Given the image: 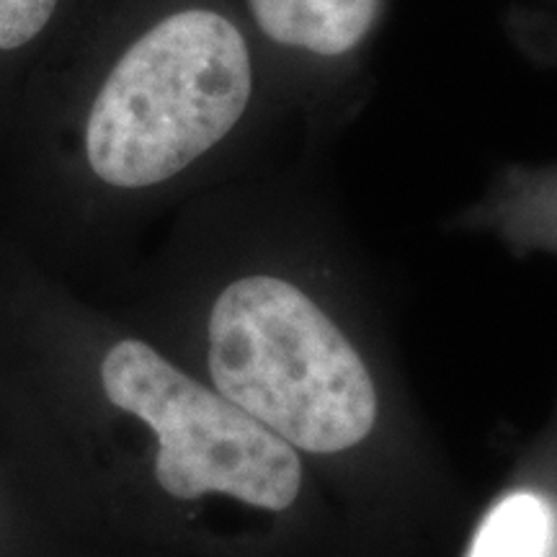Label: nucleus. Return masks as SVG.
Wrapping results in <instances>:
<instances>
[{
  "label": "nucleus",
  "mask_w": 557,
  "mask_h": 557,
  "mask_svg": "<svg viewBox=\"0 0 557 557\" xmlns=\"http://www.w3.org/2000/svg\"><path fill=\"white\" fill-rule=\"evenodd\" d=\"M253 47L212 0H96L0 143V165L107 199L165 194L246 122Z\"/></svg>",
  "instance_id": "1"
},
{
  "label": "nucleus",
  "mask_w": 557,
  "mask_h": 557,
  "mask_svg": "<svg viewBox=\"0 0 557 557\" xmlns=\"http://www.w3.org/2000/svg\"><path fill=\"white\" fill-rule=\"evenodd\" d=\"M256 32L276 50L312 60L346 58L364 41L380 0H243Z\"/></svg>",
  "instance_id": "5"
},
{
  "label": "nucleus",
  "mask_w": 557,
  "mask_h": 557,
  "mask_svg": "<svg viewBox=\"0 0 557 557\" xmlns=\"http://www.w3.org/2000/svg\"><path fill=\"white\" fill-rule=\"evenodd\" d=\"M101 382L116 408L156 431V478L176 498L205 493L284 511L302 485L292 444L253 416L173 367L139 338H122L101 361Z\"/></svg>",
  "instance_id": "3"
},
{
  "label": "nucleus",
  "mask_w": 557,
  "mask_h": 557,
  "mask_svg": "<svg viewBox=\"0 0 557 557\" xmlns=\"http://www.w3.org/2000/svg\"><path fill=\"white\" fill-rule=\"evenodd\" d=\"M553 511L537 493H508L487 511L468 557H545Z\"/></svg>",
  "instance_id": "6"
},
{
  "label": "nucleus",
  "mask_w": 557,
  "mask_h": 557,
  "mask_svg": "<svg viewBox=\"0 0 557 557\" xmlns=\"http://www.w3.org/2000/svg\"><path fill=\"white\" fill-rule=\"evenodd\" d=\"M214 387L295 449L333 455L377 421L372 374L308 292L274 274L225 284L207 315Z\"/></svg>",
  "instance_id": "2"
},
{
  "label": "nucleus",
  "mask_w": 557,
  "mask_h": 557,
  "mask_svg": "<svg viewBox=\"0 0 557 557\" xmlns=\"http://www.w3.org/2000/svg\"><path fill=\"white\" fill-rule=\"evenodd\" d=\"M96 0H0V143Z\"/></svg>",
  "instance_id": "4"
}]
</instances>
